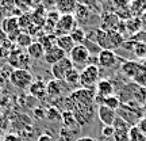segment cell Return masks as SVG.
<instances>
[{
	"mask_svg": "<svg viewBox=\"0 0 146 141\" xmlns=\"http://www.w3.org/2000/svg\"><path fill=\"white\" fill-rule=\"evenodd\" d=\"M89 33L91 34H87V39L96 43L102 50H115V49L122 46V43L125 42L119 31L96 29V30H92Z\"/></svg>",
	"mask_w": 146,
	"mask_h": 141,
	"instance_id": "cell-1",
	"label": "cell"
},
{
	"mask_svg": "<svg viewBox=\"0 0 146 141\" xmlns=\"http://www.w3.org/2000/svg\"><path fill=\"white\" fill-rule=\"evenodd\" d=\"M118 98L123 105L142 106L146 103V87L131 82L120 90Z\"/></svg>",
	"mask_w": 146,
	"mask_h": 141,
	"instance_id": "cell-2",
	"label": "cell"
},
{
	"mask_svg": "<svg viewBox=\"0 0 146 141\" xmlns=\"http://www.w3.org/2000/svg\"><path fill=\"white\" fill-rule=\"evenodd\" d=\"M8 80L15 88L29 90V87L34 82V76L29 69H12Z\"/></svg>",
	"mask_w": 146,
	"mask_h": 141,
	"instance_id": "cell-3",
	"label": "cell"
},
{
	"mask_svg": "<svg viewBox=\"0 0 146 141\" xmlns=\"http://www.w3.org/2000/svg\"><path fill=\"white\" fill-rule=\"evenodd\" d=\"M100 69L96 64L85 65L80 72V86L83 88H94V86L99 82Z\"/></svg>",
	"mask_w": 146,
	"mask_h": 141,
	"instance_id": "cell-4",
	"label": "cell"
},
{
	"mask_svg": "<svg viewBox=\"0 0 146 141\" xmlns=\"http://www.w3.org/2000/svg\"><path fill=\"white\" fill-rule=\"evenodd\" d=\"M142 106H131V105H120V107L116 110V114L119 115L120 118L129 124L130 126H135L139 120L142 118Z\"/></svg>",
	"mask_w": 146,
	"mask_h": 141,
	"instance_id": "cell-5",
	"label": "cell"
},
{
	"mask_svg": "<svg viewBox=\"0 0 146 141\" xmlns=\"http://www.w3.org/2000/svg\"><path fill=\"white\" fill-rule=\"evenodd\" d=\"M74 118L77 121V124L80 125V128L89 125L95 118V103L92 105H83L77 106L72 110Z\"/></svg>",
	"mask_w": 146,
	"mask_h": 141,
	"instance_id": "cell-6",
	"label": "cell"
},
{
	"mask_svg": "<svg viewBox=\"0 0 146 141\" xmlns=\"http://www.w3.org/2000/svg\"><path fill=\"white\" fill-rule=\"evenodd\" d=\"M78 23L73 14H66V15H61L57 22V26L54 29V35L61 37V35H69L70 33L76 29Z\"/></svg>",
	"mask_w": 146,
	"mask_h": 141,
	"instance_id": "cell-7",
	"label": "cell"
},
{
	"mask_svg": "<svg viewBox=\"0 0 146 141\" xmlns=\"http://www.w3.org/2000/svg\"><path fill=\"white\" fill-rule=\"evenodd\" d=\"M69 58H70V61L73 63V67H74V68H76V67H83L84 68V67L88 64L89 58H91V53H89L88 49L81 43V45H76V46L70 50Z\"/></svg>",
	"mask_w": 146,
	"mask_h": 141,
	"instance_id": "cell-8",
	"label": "cell"
},
{
	"mask_svg": "<svg viewBox=\"0 0 146 141\" xmlns=\"http://www.w3.org/2000/svg\"><path fill=\"white\" fill-rule=\"evenodd\" d=\"M0 29H1V31L4 33L5 35L10 38L11 42L12 41L15 42L18 35L22 33V30L19 29V23H18V16L15 15L4 18L3 22H1V25H0Z\"/></svg>",
	"mask_w": 146,
	"mask_h": 141,
	"instance_id": "cell-9",
	"label": "cell"
},
{
	"mask_svg": "<svg viewBox=\"0 0 146 141\" xmlns=\"http://www.w3.org/2000/svg\"><path fill=\"white\" fill-rule=\"evenodd\" d=\"M72 68H74V67H73V63L70 61V58L65 57V58H62L61 61H58L57 64L52 65V75L54 76L56 80H61V82H64V79H65V76H66V73H68Z\"/></svg>",
	"mask_w": 146,
	"mask_h": 141,
	"instance_id": "cell-10",
	"label": "cell"
},
{
	"mask_svg": "<svg viewBox=\"0 0 146 141\" xmlns=\"http://www.w3.org/2000/svg\"><path fill=\"white\" fill-rule=\"evenodd\" d=\"M119 57L114 50H100L98 54V64L102 68H112L116 65Z\"/></svg>",
	"mask_w": 146,
	"mask_h": 141,
	"instance_id": "cell-11",
	"label": "cell"
},
{
	"mask_svg": "<svg viewBox=\"0 0 146 141\" xmlns=\"http://www.w3.org/2000/svg\"><path fill=\"white\" fill-rule=\"evenodd\" d=\"M98 117H99V121L103 124V126H112L118 114H116L115 110L102 105V106H98Z\"/></svg>",
	"mask_w": 146,
	"mask_h": 141,
	"instance_id": "cell-12",
	"label": "cell"
},
{
	"mask_svg": "<svg viewBox=\"0 0 146 141\" xmlns=\"http://www.w3.org/2000/svg\"><path fill=\"white\" fill-rule=\"evenodd\" d=\"M62 82L61 80H49L46 83V95L53 100L57 99H62Z\"/></svg>",
	"mask_w": 146,
	"mask_h": 141,
	"instance_id": "cell-13",
	"label": "cell"
},
{
	"mask_svg": "<svg viewBox=\"0 0 146 141\" xmlns=\"http://www.w3.org/2000/svg\"><path fill=\"white\" fill-rule=\"evenodd\" d=\"M65 57H66V53L62 52V50L56 45V46H53L52 49H49V50L45 52L43 60H45V63L49 64V65H54V64H57L58 61H61V60Z\"/></svg>",
	"mask_w": 146,
	"mask_h": 141,
	"instance_id": "cell-14",
	"label": "cell"
},
{
	"mask_svg": "<svg viewBox=\"0 0 146 141\" xmlns=\"http://www.w3.org/2000/svg\"><path fill=\"white\" fill-rule=\"evenodd\" d=\"M95 87H96V88H95L96 95L103 96V98L111 96V95H114V92H115V87H114V84H112V82H111V80H107V79L99 80Z\"/></svg>",
	"mask_w": 146,
	"mask_h": 141,
	"instance_id": "cell-15",
	"label": "cell"
},
{
	"mask_svg": "<svg viewBox=\"0 0 146 141\" xmlns=\"http://www.w3.org/2000/svg\"><path fill=\"white\" fill-rule=\"evenodd\" d=\"M61 14L58 12L56 8L47 11V15H46V22H45V26H43V31L46 34H53L54 33V29L57 26V22L60 19Z\"/></svg>",
	"mask_w": 146,
	"mask_h": 141,
	"instance_id": "cell-16",
	"label": "cell"
},
{
	"mask_svg": "<svg viewBox=\"0 0 146 141\" xmlns=\"http://www.w3.org/2000/svg\"><path fill=\"white\" fill-rule=\"evenodd\" d=\"M46 15H47V10L43 7V5H38L34 10L31 11V21L33 25H35L36 27H39L43 30V26H45V22H46Z\"/></svg>",
	"mask_w": 146,
	"mask_h": 141,
	"instance_id": "cell-17",
	"label": "cell"
},
{
	"mask_svg": "<svg viewBox=\"0 0 146 141\" xmlns=\"http://www.w3.org/2000/svg\"><path fill=\"white\" fill-rule=\"evenodd\" d=\"M29 94L35 99H45L46 96V83L42 80L33 82L31 86L29 87Z\"/></svg>",
	"mask_w": 146,
	"mask_h": 141,
	"instance_id": "cell-18",
	"label": "cell"
},
{
	"mask_svg": "<svg viewBox=\"0 0 146 141\" xmlns=\"http://www.w3.org/2000/svg\"><path fill=\"white\" fill-rule=\"evenodd\" d=\"M141 67V64L138 61H134V60H129V61H125V63L120 65V73L125 75L126 78L129 79H134V76L137 75L138 69Z\"/></svg>",
	"mask_w": 146,
	"mask_h": 141,
	"instance_id": "cell-19",
	"label": "cell"
},
{
	"mask_svg": "<svg viewBox=\"0 0 146 141\" xmlns=\"http://www.w3.org/2000/svg\"><path fill=\"white\" fill-rule=\"evenodd\" d=\"M61 121H62V124L65 128H68L73 133H77L78 129H80V125L77 124V121L74 118V115H73L72 111H69V110H64L61 111Z\"/></svg>",
	"mask_w": 146,
	"mask_h": 141,
	"instance_id": "cell-20",
	"label": "cell"
},
{
	"mask_svg": "<svg viewBox=\"0 0 146 141\" xmlns=\"http://www.w3.org/2000/svg\"><path fill=\"white\" fill-rule=\"evenodd\" d=\"M77 4H78L77 0H57L54 8H56L61 15H66V14H73Z\"/></svg>",
	"mask_w": 146,
	"mask_h": 141,
	"instance_id": "cell-21",
	"label": "cell"
},
{
	"mask_svg": "<svg viewBox=\"0 0 146 141\" xmlns=\"http://www.w3.org/2000/svg\"><path fill=\"white\" fill-rule=\"evenodd\" d=\"M73 15L76 18V21L77 23H87L89 21V18H91V10L88 8V5L87 4H83V3H78L76 5V8H74V12H73Z\"/></svg>",
	"mask_w": 146,
	"mask_h": 141,
	"instance_id": "cell-22",
	"label": "cell"
},
{
	"mask_svg": "<svg viewBox=\"0 0 146 141\" xmlns=\"http://www.w3.org/2000/svg\"><path fill=\"white\" fill-rule=\"evenodd\" d=\"M56 45H57L62 52H65L66 54L70 53L73 47L76 46V43L73 42L72 37L70 35H61V37H57V42H56Z\"/></svg>",
	"mask_w": 146,
	"mask_h": 141,
	"instance_id": "cell-23",
	"label": "cell"
},
{
	"mask_svg": "<svg viewBox=\"0 0 146 141\" xmlns=\"http://www.w3.org/2000/svg\"><path fill=\"white\" fill-rule=\"evenodd\" d=\"M27 54L33 60H39V58H43V56H45V49L42 47V45L38 41H33L31 45L27 47Z\"/></svg>",
	"mask_w": 146,
	"mask_h": 141,
	"instance_id": "cell-24",
	"label": "cell"
},
{
	"mask_svg": "<svg viewBox=\"0 0 146 141\" xmlns=\"http://www.w3.org/2000/svg\"><path fill=\"white\" fill-rule=\"evenodd\" d=\"M64 82L68 84V86H78L80 84V71L77 68H72L66 73V76L64 79Z\"/></svg>",
	"mask_w": 146,
	"mask_h": 141,
	"instance_id": "cell-25",
	"label": "cell"
},
{
	"mask_svg": "<svg viewBox=\"0 0 146 141\" xmlns=\"http://www.w3.org/2000/svg\"><path fill=\"white\" fill-rule=\"evenodd\" d=\"M39 43L42 45V47L45 49V52L52 49L53 46H56V42H57V37L54 34H43V35L39 38Z\"/></svg>",
	"mask_w": 146,
	"mask_h": 141,
	"instance_id": "cell-26",
	"label": "cell"
},
{
	"mask_svg": "<svg viewBox=\"0 0 146 141\" xmlns=\"http://www.w3.org/2000/svg\"><path fill=\"white\" fill-rule=\"evenodd\" d=\"M18 23H19V29H21L22 31H27V30L33 26L31 14H30V12H23V14L18 18Z\"/></svg>",
	"mask_w": 146,
	"mask_h": 141,
	"instance_id": "cell-27",
	"label": "cell"
},
{
	"mask_svg": "<svg viewBox=\"0 0 146 141\" xmlns=\"http://www.w3.org/2000/svg\"><path fill=\"white\" fill-rule=\"evenodd\" d=\"M69 35L72 37L73 42H74L76 45H81V43H84L85 38H87V33L84 31L81 27H76V29H74V30H73Z\"/></svg>",
	"mask_w": 146,
	"mask_h": 141,
	"instance_id": "cell-28",
	"label": "cell"
},
{
	"mask_svg": "<svg viewBox=\"0 0 146 141\" xmlns=\"http://www.w3.org/2000/svg\"><path fill=\"white\" fill-rule=\"evenodd\" d=\"M15 42H16V45H18V46L26 47V49H27V47L33 43V38H31V35H30V34L22 31L21 34L18 35V38L15 39Z\"/></svg>",
	"mask_w": 146,
	"mask_h": 141,
	"instance_id": "cell-29",
	"label": "cell"
},
{
	"mask_svg": "<svg viewBox=\"0 0 146 141\" xmlns=\"http://www.w3.org/2000/svg\"><path fill=\"white\" fill-rule=\"evenodd\" d=\"M129 141H146V136L139 130L138 126H131L129 132Z\"/></svg>",
	"mask_w": 146,
	"mask_h": 141,
	"instance_id": "cell-30",
	"label": "cell"
},
{
	"mask_svg": "<svg viewBox=\"0 0 146 141\" xmlns=\"http://www.w3.org/2000/svg\"><path fill=\"white\" fill-rule=\"evenodd\" d=\"M104 106H107V107H110V109H112V110H116L120 107V100H119V98H118V95H111V96H107L104 99V103H103Z\"/></svg>",
	"mask_w": 146,
	"mask_h": 141,
	"instance_id": "cell-31",
	"label": "cell"
},
{
	"mask_svg": "<svg viewBox=\"0 0 146 141\" xmlns=\"http://www.w3.org/2000/svg\"><path fill=\"white\" fill-rule=\"evenodd\" d=\"M133 82L137 84H139V86H143V87L146 86V67L145 65L141 64V67L138 69L137 75L134 76V79H133Z\"/></svg>",
	"mask_w": 146,
	"mask_h": 141,
	"instance_id": "cell-32",
	"label": "cell"
},
{
	"mask_svg": "<svg viewBox=\"0 0 146 141\" xmlns=\"http://www.w3.org/2000/svg\"><path fill=\"white\" fill-rule=\"evenodd\" d=\"M46 120L47 121H60L61 120V111L57 106H50L46 109Z\"/></svg>",
	"mask_w": 146,
	"mask_h": 141,
	"instance_id": "cell-33",
	"label": "cell"
},
{
	"mask_svg": "<svg viewBox=\"0 0 146 141\" xmlns=\"http://www.w3.org/2000/svg\"><path fill=\"white\" fill-rule=\"evenodd\" d=\"M133 52L135 53L137 57H145L146 56V43H143V42H135Z\"/></svg>",
	"mask_w": 146,
	"mask_h": 141,
	"instance_id": "cell-34",
	"label": "cell"
},
{
	"mask_svg": "<svg viewBox=\"0 0 146 141\" xmlns=\"http://www.w3.org/2000/svg\"><path fill=\"white\" fill-rule=\"evenodd\" d=\"M18 5V0H0V8L5 11L15 10V7Z\"/></svg>",
	"mask_w": 146,
	"mask_h": 141,
	"instance_id": "cell-35",
	"label": "cell"
},
{
	"mask_svg": "<svg viewBox=\"0 0 146 141\" xmlns=\"http://www.w3.org/2000/svg\"><path fill=\"white\" fill-rule=\"evenodd\" d=\"M60 137H61V141H73V132L64 126L60 130Z\"/></svg>",
	"mask_w": 146,
	"mask_h": 141,
	"instance_id": "cell-36",
	"label": "cell"
},
{
	"mask_svg": "<svg viewBox=\"0 0 146 141\" xmlns=\"http://www.w3.org/2000/svg\"><path fill=\"white\" fill-rule=\"evenodd\" d=\"M33 115L36 120H46V109L42 107V106H38L33 110Z\"/></svg>",
	"mask_w": 146,
	"mask_h": 141,
	"instance_id": "cell-37",
	"label": "cell"
},
{
	"mask_svg": "<svg viewBox=\"0 0 146 141\" xmlns=\"http://www.w3.org/2000/svg\"><path fill=\"white\" fill-rule=\"evenodd\" d=\"M102 136L104 138H111L114 136V128L112 126H103L102 128Z\"/></svg>",
	"mask_w": 146,
	"mask_h": 141,
	"instance_id": "cell-38",
	"label": "cell"
},
{
	"mask_svg": "<svg viewBox=\"0 0 146 141\" xmlns=\"http://www.w3.org/2000/svg\"><path fill=\"white\" fill-rule=\"evenodd\" d=\"M3 141H23L22 140V137L19 134H16V133H10V134H7L4 137V140Z\"/></svg>",
	"mask_w": 146,
	"mask_h": 141,
	"instance_id": "cell-39",
	"label": "cell"
},
{
	"mask_svg": "<svg viewBox=\"0 0 146 141\" xmlns=\"http://www.w3.org/2000/svg\"><path fill=\"white\" fill-rule=\"evenodd\" d=\"M56 3H57V0H42V5H43L46 10L54 8V7H56Z\"/></svg>",
	"mask_w": 146,
	"mask_h": 141,
	"instance_id": "cell-40",
	"label": "cell"
},
{
	"mask_svg": "<svg viewBox=\"0 0 146 141\" xmlns=\"http://www.w3.org/2000/svg\"><path fill=\"white\" fill-rule=\"evenodd\" d=\"M137 126L139 128V130L146 136V117H142L141 120H139V122L137 124Z\"/></svg>",
	"mask_w": 146,
	"mask_h": 141,
	"instance_id": "cell-41",
	"label": "cell"
},
{
	"mask_svg": "<svg viewBox=\"0 0 146 141\" xmlns=\"http://www.w3.org/2000/svg\"><path fill=\"white\" fill-rule=\"evenodd\" d=\"M36 141H54V138H53L50 134H41Z\"/></svg>",
	"mask_w": 146,
	"mask_h": 141,
	"instance_id": "cell-42",
	"label": "cell"
},
{
	"mask_svg": "<svg viewBox=\"0 0 146 141\" xmlns=\"http://www.w3.org/2000/svg\"><path fill=\"white\" fill-rule=\"evenodd\" d=\"M76 141H98V140H95L92 137H78Z\"/></svg>",
	"mask_w": 146,
	"mask_h": 141,
	"instance_id": "cell-43",
	"label": "cell"
},
{
	"mask_svg": "<svg viewBox=\"0 0 146 141\" xmlns=\"http://www.w3.org/2000/svg\"><path fill=\"white\" fill-rule=\"evenodd\" d=\"M30 1H31V4H33V7H34V8L42 4V0H30Z\"/></svg>",
	"mask_w": 146,
	"mask_h": 141,
	"instance_id": "cell-44",
	"label": "cell"
},
{
	"mask_svg": "<svg viewBox=\"0 0 146 141\" xmlns=\"http://www.w3.org/2000/svg\"><path fill=\"white\" fill-rule=\"evenodd\" d=\"M103 141H114V138H112V137H111V138H104Z\"/></svg>",
	"mask_w": 146,
	"mask_h": 141,
	"instance_id": "cell-45",
	"label": "cell"
},
{
	"mask_svg": "<svg viewBox=\"0 0 146 141\" xmlns=\"http://www.w3.org/2000/svg\"><path fill=\"white\" fill-rule=\"evenodd\" d=\"M0 95H1V86H0Z\"/></svg>",
	"mask_w": 146,
	"mask_h": 141,
	"instance_id": "cell-46",
	"label": "cell"
},
{
	"mask_svg": "<svg viewBox=\"0 0 146 141\" xmlns=\"http://www.w3.org/2000/svg\"><path fill=\"white\" fill-rule=\"evenodd\" d=\"M0 141H3V140H0Z\"/></svg>",
	"mask_w": 146,
	"mask_h": 141,
	"instance_id": "cell-47",
	"label": "cell"
},
{
	"mask_svg": "<svg viewBox=\"0 0 146 141\" xmlns=\"http://www.w3.org/2000/svg\"><path fill=\"white\" fill-rule=\"evenodd\" d=\"M145 87H146V86H145Z\"/></svg>",
	"mask_w": 146,
	"mask_h": 141,
	"instance_id": "cell-48",
	"label": "cell"
}]
</instances>
